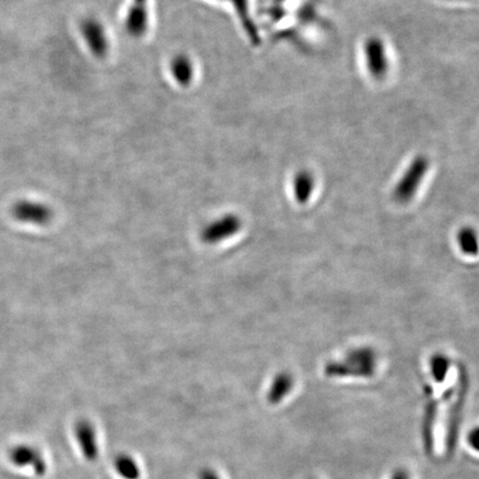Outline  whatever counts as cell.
<instances>
[{"mask_svg":"<svg viewBox=\"0 0 479 479\" xmlns=\"http://www.w3.org/2000/svg\"><path fill=\"white\" fill-rule=\"evenodd\" d=\"M75 438L86 460L95 462L99 458V443L95 426L87 420H78L75 425Z\"/></svg>","mask_w":479,"mask_h":479,"instance_id":"5b68a950","label":"cell"},{"mask_svg":"<svg viewBox=\"0 0 479 479\" xmlns=\"http://www.w3.org/2000/svg\"><path fill=\"white\" fill-rule=\"evenodd\" d=\"M82 36L91 51L97 56L102 55L106 50V38L100 24L95 19L84 20L82 25Z\"/></svg>","mask_w":479,"mask_h":479,"instance_id":"9c48e42d","label":"cell"},{"mask_svg":"<svg viewBox=\"0 0 479 479\" xmlns=\"http://www.w3.org/2000/svg\"><path fill=\"white\" fill-rule=\"evenodd\" d=\"M427 169H429V162L425 158H416L413 161L412 165L403 174V177L398 181L394 189L393 196L396 202L407 203L414 198L420 183L423 182Z\"/></svg>","mask_w":479,"mask_h":479,"instance_id":"7a4b0ae2","label":"cell"},{"mask_svg":"<svg viewBox=\"0 0 479 479\" xmlns=\"http://www.w3.org/2000/svg\"><path fill=\"white\" fill-rule=\"evenodd\" d=\"M383 42L370 39L366 44L367 65L373 76L381 78L387 71V59Z\"/></svg>","mask_w":479,"mask_h":479,"instance_id":"ba28073f","label":"cell"},{"mask_svg":"<svg viewBox=\"0 0 479 479\" xmlns=\"http://www.w3.org/2000/svg\"><path fill=\"white\" fill-rule=\"evenodd\" d=\"M115 473L122 479H140L141 468L129 454H119L113 460Z\"/></svg>","mask_w":479,"mask_h":479,"instance_id":"30bf717a","label":"cell"},{"mask_svg":"<svg viewBox=\"0 0 479 479\" xmlns=\"http://www.w3.org/2000/svg\"><path fill=\"white\" fill-rule=\"evenodd\" d=\"M429 367H431V374L433 379L436 383H443L445 381L446 376L449 374V367H451V361L449 357L443 353H435L431 357L429 361Z\"/></svg>","mask_w":479,"mask_h":479,"instance_id":"4fadbf2b","label":"cell"},{"mask_svg":"<svg viewBox=\"0 0 479 479\" xmlns=\"http://www.w3.org/2000/svg\"><path fill=\"white\" fill-rule=\"evenodd\" d=\"M242 225L241 218L236 214H227L205 225L200 232V238L207 245L218 244L236 236L241 230Z\"/></svg>","mask_w":479,"mask_h":479,"instance_id":"3957f363","label":"cell"},{"mask_svg":"<svg viewBox=\"0 0 479 479\" xmlns=\"http://www.w3.org/2000/svg\"><path fill=\"white\" fill-rule=\"evenodd\" d=\"M198 479H221V477L212 468L205 467L198 473Z\"/></svg>","mask_w":479,"mask_h":479,"instance_id":"2e32d148","label":"cell"},{"mask_svg":"<svg viewBox=\"0 0 479 479\" xmlns=\"http://www.w3.org/2000/svg\"><path fill=\"white\" fill-rule=\"evenodd\" d=\"M314 190V178L311 173L303 171L297 174L294 180L295 199L301 205H306Z\"/></svg>","mask_w":479,"mask_h":479,"instance_id":"7c38bea8","label":"cell"},{"mask_svg":"<svg viewBox=\"0 0 479 479\" xmlns=\"http://www.w3.org/2000/svg\"><path fill=\"white\" fill-rule=\"evenodd\" d=\"M387 479H413V475L408 468L397 467L393 469Z\"/></svg>","mask_w":479,"mask_h":479,"instance_id":"9a60e30c","label":"cell"},{"mask_svg":"<svg viewBox=\"0 0 479 479\" xmlns=\"http://www.w3.org/2000/svg\"><path fill=\"white\" fill-rule=\"evenodd\" d=\"M12 216L20 223L44 227L53 219V211L45 203L34 200H19L12 209Z\"/></svg>","mask_w":479,"mask_h":479,"instance_id":"277c9868","label":"cell"},{"mask_svg":"<svg viewBox=\"0 0 479 479\" xmlns=\"http://www.w3.org/2000/svg\"><path fill=\"white\" fill-rule=\"evenodd\" d=\"M466 444L469 449L479 454V425L469 429L466 435Z\"/></svg>","mask_w":479,"mask_h":479,"instance_id":"5bb4252c","label":"cell"},{"mask_svg":"<svg viewBox=\"0 0 479 479\" xmlns=\"http://www.w3.org/2000/svg\"><path fill=\"white\" fill-rule=\"evenodd\" d=\"M457 244L460 252L467 256L479 254V238L476 230L471 227H462L457 233Z\"/></svg>","mask_w":479,"mask_h":479,"instance_id":"8fae6325","label":"cell"},{"mask_svg":"<svg viewBox=\"0 0 479 479\" xmlns=\"http://www.w3.org/2000/svg\"><path fill=\"white\" fill-rule=\"evenodd\" d=\"M294 377L289 372H281L274 376L266 394V400L271 405H279L291 394L294 388Z\"/></svg>","mask_w":479,"mask_h":479,"instance_id":"52a82bcc","label":"cell"},{"mask_svg":"<svg viewBox=\"0 0 479 479\" xmlns=\"http://www.w3.org/2000/svg\"><path fill=\"white\" fill-rule=\"evenodd\" d=\"M10 462L17 467H31L38 476H44L47 471V462L38 449L32 446L18 445L9 453Z\"/></svg>","mask_w":479,"mask_h":479,"instance_id":"8992f818","label":"cell"},{"mask_svg":"<svg viewBox=\"0 0 479 479\" xmlns=\"http://www.w3.org/2000/svg\"><path fill=\"white\" fill-rule=\"evenodd\" d=\"M377 354L368 346L353 348L341 361H328L324 373L328 377H364L375 374Z\"/></svg>","mask_w":479,"mask_h":479,"instance_id":"6da1fadb","label":"cell"}]
</instances>
